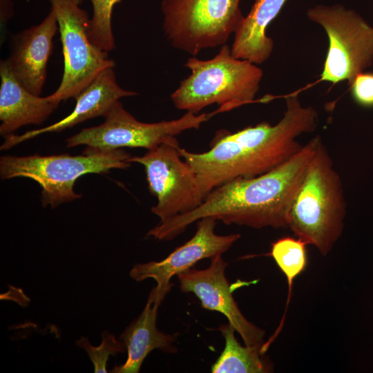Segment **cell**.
<instances>
[{
  "label": "cell",
  "mask_w": 373,
  "mask_h": 373,
  "mask_svg": "<svg viewBox=\"0 0 373 373\" xmlns=\"http://www.w3.org/2000/svg\"><path fill=\"white\" fill-rule=\"evenodd\" d=\"M287 0H256L244 17L231 47V55L255 64L265 62L274 49V41L266 31Z\"/></svg>",
  "instance_id": "17"
},
{
  "label": "cell",
  "mask_w": 373,
  "mask_h": 373,
  "mask_svg": "<svg viewBox=\"0 0 373 373\" xmlns=\"http://www.w3.org/2000/svg\"><path fill=\"white\" fill-rule=\"evenodd\" d=\"M218 108L209 113L186 112L181 117L155 123L137 120L123 106L115 102L103 116L104 122L99 126L83 128L66 139V147L86 145L103 151L124 147L153 149L161 144L177 140L176 135L189 130L197 129L213 115L220 113Z\"/></svg>",
  "instance_id": "8"
},
{
  "label": "cell",
  "mask_w": 373,
  "mask_h": 373,
  "mask_svg": "<svg viewBox=\"0 0 373 373\" xmlns=\"http://www.w3.org/2000/svg\"><path fill=\"white\" fill-rule=\"evenodd\" d=\"M93 15L90 20L88 37L90 41L102 50L115 48L111 16L114 6L121 0H90Z\"/></svg>",
  "instance_id": "20"
},
{
  "label": "cell",
  "mask_w": 373,
  "mask_h": 373,
  "mask_svg": "<svg viewBox=\"0 0 373 373\" xmlns=\"http://www.w3.org/2000/svg\"><path fill=\"white\" fill-rule=\"evenodd\" d=\"M59 30L52 10L37 26L15 35L6 59L16 79L30 93L40 95L46 78L47 64Z\"/></svg>",
  "instance_id": "13"
},
{
  "label": "cell",
  "mask_w": 373,
  "mask_h": 373,
  "mask_svg": "<svg viewBox=\"0 0 373 373\" xmlns=\"http://www.w3.org/2000/svg\"><path fill=\"white\" fill-rule=\"evenodd\" d=\"M0 134L6 137L23 126L42 124L59 104L25 88L13 76L6 59L0 62Z\"/></svg>",
  "instance_id": "15"
},
{
  "label": "cell",
  "mask_w": 373,
  "mask_h": 373,
  "mask_svg": "<svg viewBox=\"0 0 373 373\" xmlns=\"http://www.w3.org/2000/svg\"><path fill=\"white\" fill-rule=\"evenodd\" d=\"M49 1L57 20L64 68L58 88L48 97L59 104L75 97L102 71L115 67V62L108 52L90 41L88 34L90 19L80 7L82 0Z\"/></svg>",
  "instance_id": "9"
},
{
  "label": "cell",
  "mask_w": 373,
  "mask_h": 373,
  "mask_svg": "<svg viewBox=\"0 0 373 373\" xmlns=\"http://www.w3.org/2000/svg\"><path fill=\"white\" fill-rule=\"evenodd\" d=\"M285 106L276 124L262 122L235 133L218 131L208 151L193 153L180 147L205 198L228 182L274 169L302 148L296 138L315 131L318 113L312 106H303L296 93L285 97Z\"/></svg>",
  "instance_id": "1"
},
{
  "label": "cell",
  "mask_w": 373,
  "mask_h": 373,
  "mask_svg": "<svg viewBox=\"0 0 373 373\" xmlns=\"http://www.w3.org/2000/svg\"><path fill=\"white\" fill-rule=\"evenodd\" d=\"M137 95L135 91L121 88L116 81L114 67L108 68L75 97L76 104L70 115L52 125L27 131L21 135L7 136L0 149L8 150L41 134L60 132L89 119L104 116L121 98Z\"/></svg>",
  "instance_id": "14"
},
{
  "label": "cell",
  "mask_w": 373,
  "mask_h": 373,
  "mask_svg": "<svg viewBox=\"0 0 373 373\" xmlns=\"http://www.w3.org/2000/svg\"><path fill=\"white\" fill-rule=\"evenodd\" d=\"M76 345L86 351L93 363L95 373H106V363L109 356L123 353L126 350L123 341L116 338L115 335L107 330L102 332V343L99 346H93L84 336L76 341Z\"/></svg>",
  "instance_id": "21"
},
{
  "label": "cell",
  "mask_w": 373,
  "mask_h": 373,
  "mask_svg": "<svg viewBox=\"0 0 373 373\" xmlns=\"http://www.w3.org/2000/svg\"><path fill=\"white\" fill-rule=\"evenodd\" d=\"M321 140L320 135L312 138L290 159L268 172L214 189L198 207L160 221L147 236L170 240L205 217L254 229L287 228L293 201Z\"/></svg>",
  "instance_id": "2"
},
{
  "label": "cell",
  "mask_w": 373,
  "mask_h": 373,
  "mask_svg": "<svg viewBox=\"0 0 373 373\" xmlns=\"http://www.w3.org/2000/svg\"><path fill=\"white\" fill-rule=\"evenodd\" d=\"M227 265L222 255H218L211 258V264L206 269L184 271L178 275L180 289L184 293L195 294L204 309L225 316L245 345L262 347L266 352L265 332L249 321L234 300L233 287L225 276Z\"/></svg>",
  "instance_id": "12"
},
{
  "label": "cell",
  "mask_w": 373,
  "mask_h": 373,
  "mask_svg": "<svg viewBox=\"0 0 373 373\" xmlns=\"http://www.w3.org/2000/svg\"><path fill=\"white\" fill-rule=\"evenodd\" d=\"M160 303L149 294L142 312L119 336L127 350L126 361L123 364L115 365L111 372H139L145 358L155 349L169 354L177 352L175 343L179 333L165 334L157 328L156 319Z\"/></svg>",
  "instance_id": "16"
},
{
  "label": "cell",
  "mask_w": 373,
  "mask_h": 373,
  "mask_svg": "<svg viewBox=\"0 0 373 373\" xmlns=\"http://www.w3.org/2000/svg\"><path fill=\"white\" fill-rule=\"evenodd\" d=\"M184 66L191 73L171 99L178 109L193 113L214 104L226 112L254 102L263 76L257 64L234 57L227 44L213 58L193 56Z\"/></svg>",
  "instance_id": "4"
},
{
  "label": "cell",
  "mask_w": 373,
  "mask_h": 373,
  "mask_svg": "<svg viewBox=\"0 0 373 373\" xmlns=\"http://www.w3.org/2000/svg\"><path fill=\"white\" fill-rule=\"evenodd\" d=\"M346 208L342 180L321 140L293 201L287 228L327 256L343 233Z\"/></svg>",
  "instance_id": "3"
},
{
  "label": "cell",
  "mask_w": 373,
  "mask_h": 373,
  "mask_svg": "<svg viewBox=\"0 0 373 373\" xmlns=\"http://www.w3.org/2000/svg\"><path fill=\"white\" fill-rule=\"evenodd\" d=\"M354 101L365 107L373 106V73H361L349 84Z\"/></svg>",
  "instance_id": "22"
},
{
  "label": "cell",
  "mask_w": 373,
  "mask_h": 373,
  "mask_svg": "<svg viewBox=\"0 0 373 373\" xmlns=\"http://www.w3.org/2000/svg\"><path fill=\"white\" fill-rule=\"evenodd\" d=\"M180 147L175 140L128 160L144 167L149 191L157 198L151 211L160 221L194 210L205 198L194 171L180 154Z\"/></svg>",
  "instance_id": "10"
},
{
  "label": "cell",
  "mask_w": 373,
  "mask_h": 373,
  "mask_svg": "<svg viewBox=\"0 0 373 373\" xmlns=\"http://www.w3.org/2000/svg\"><path fill=\"white\" fill-rule=\"evenodd\" d=\"M308 19L326 32L329 46L321 80L348 84L373 63V27L341 4L308 8Z\"/></svg>",
  "instance_id": "7"
},
{
  "label": "cell",
  "mask_w": 373,
  "mask_h": 373,
  "mask_svg": "<svg viewBox=\"0 0 373 373\" xmlns=\"http://www.w3.org/2000/svg\"><path fill=\"white\" fill-rule=\"evenodd\" d=\"M216 221L212 217L200 219L195 233L189 240L160 261L135 265L129 272L130 276L137 282L154 279L157 285L150 294L162 302L171 290L173 276L191 269L202 259L222 255L240 239L238 233L216 234Z\"/></svg>",
  "instance_id": "11"
},
{
  "label": "cell",
  "mask_w": 373,
  "mask_h": 373,
  "mask_svg": "<svg viewBox=\"0 0 373 373\" xmlns=\"http://www.w3.org/2000/svg\"><path fill=\"white\" fill-rule=\"evenodd\" d=\"M224 339V347L211 366L212 373H267L274 364L262 347L242 346L235 336L236 329L230 324L219 328Z\"/></svg>",
  "instance_id": "18"
},
{
  "label": "cell",
  "mask_w": 373,
  "mask_h": 373,
  "mask_svg": "<svg viewBox=\"0 0 373 373\" xmlns=\"http://www.w3.org/2000/svg\"><path fill=\"white\" fill-rule=\"evenodd\" d=\"M240 0H162L163 30L169 44L192 56L226 44L245 16Z\"/></svg>",
  "instance_id": "6"
},
{
  "label": "cell",
  "mask_w": 373,
  "mask_h": 373,
  "mask_svg": "<svg viewBox=\"0 0 373 373\" xmlns=\"http://www.w3.org/2000/svg\"><path fill=\"white\" fill-rule=\"evenodd\" d=\"M306 245L302 240L289 236L279 238L271 244L270 255L287 280V306L294 279L304 271L307 265Z\"/></svg>",
  "instance_id": "19"
},
{
  "label": "cell",
  "mask_w": 373,
  "mask_h": 373,
  "mask_svg": "<svg viewBox=\"0 0 373 373\" xmlns=\"http://www.w3.org/2000/svg\"><path fill=\"white\" fill-rule=\"evenodd\" d=\"M131 155L122 149L103 151L86 146L79 155L59 154L43 156L3 155L0 158L2 180L28 178L41 188L44 207L55 208L82 198L75 193L77 180L87 173H106L112 169L131 166Z\"/></svg>",
  "instance_id": "5"
}]
</instances>
